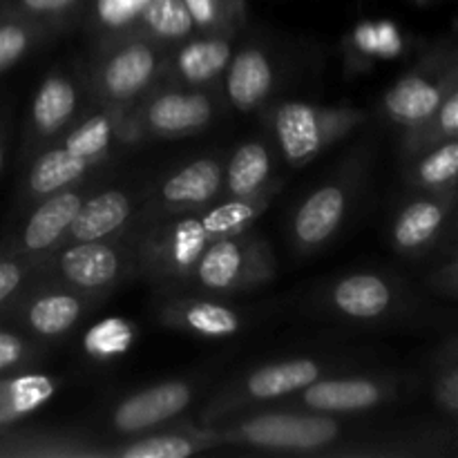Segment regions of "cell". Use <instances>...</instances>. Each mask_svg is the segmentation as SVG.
<instances>
[{
  "mask_svg": "<svg viewBox=\"0 0 458 458\" xmlns=\"http://www.w3.org/2000/svg\"><path fill=\"white\" fill-rule=\"evenodd\" d=\"M233 56V36L195 34L182 40L173 54L165 52L161 79L173 76L182 88L201 89L217 83Z\"/></svg>",
  "mask_w": 458,
  "mask_h": 458,
  "instance_id": "ffe728a7",
  "label": "cell"
},
{
  "mask_svg": "<svg viewBox=\"0 0 458 458\" xmlns=\"http://www.w3.org/2000/svg\"><path fill=\"white\" fill-rule=\"evenodd\" d=\"M432 394L434 401L438 403L441 410H445L450 416H456L458 410V367L454 352L450 353L447 365H441L432 380Z\"/></svg>",
  "mask_w": 458,
  "mask_h": 458,
  "instance_id": "8d00e7d4",
  "label": "cell"
},
{
  "mask_svg": "<svg viewBox=\"0 0 458 458\" xmlns=\"http://www.w3.org/2000/svg\"><path fill=\"white\" fill-rule=\"evenodd\" d=\"M271 174V148L259 139L242 143L224 164V197L242 199V197L259 195L273 183Z\"/></svg>",
  "mask_w": 458,
  "mask_h": 458,
  "instance_id": "484cf974",
  "label": "cell"
},
{
  "mask_svg": "<svg viewBox=\"0 0 458 458\" xmlns=\"http://www.w3.org/2000/svg\"><path fill=\"white\" fill-rule=\"evenodd\" d=\"M83 103V85L67 72L54 70L40 81L27 114L22 159H31L54 143L76 121Z\"/></svg>",
  "mask_w": 458,
  "mask_h": 458,
  "instance_id": "ac0fdd59",
  "label": "cell"
},
{
  "mask_svg": "<svg viewBox=\"0 0 458 458\" xmlns=\"http://www.w3.org/2000/svg\"><path fill=\"white\" fill-rule=\"evenodd\" d=\"M410 387L411 383L401 374H327L307 385L302 392L293 394L289 405L335 416L365 414L401 401Z\"/></svg>",
  "mask_w": 458,
  "mask_h": 458,
  "instance_id": "30bf717a",
  "label": "cell"
},
{
  "mask_svg": "<svg viewBox=\"0 0 458 458\" xmlns=\"http://www.w3.org/2000/svg\"><path fill=\"white\" fill-rule=\"evenodd\" d=\"M143 199H146V192L139 195V192L125 191V188H106L101 192H89L76 213L63 244L107 240V237L128 231L132 226V219L141 210Z\"/></svg>",
  "mask_w": 458,
  "mask_h": 458,
  "instance_id": "44dd1931",
  "label": "cell"
},
{
  "mask_svg": "<svg viewBox=\"0 0 458 458\" xmlns=\"http://www.w3.org/2000/svg\"><path fill=\"white\" fill-rule=\"evenodd\" d=\"M58 392V380L38 371L0 376V432L30 419Z\"/></svg>",
  "mask_w": 458,
  "mask_h": 458,
  "instance_id": "cb8c5ba5",
  "label": "cell"
},
{
  "mask_svg": "<svg viewBox=\"0 0 458 458\" xmlns=\"http://www.w3.org/2000/svg\"><path fill=\"white\" fill-rule=\"evenodd\" d=\"M215 119V98L204 89L161 88L130 107L134 134L150 139H183L201 132Z\"/></svg>",
  "mask_w": 458,
  "mask_h": 458,
  "instance_id": "4fadbf2b",
  "label": "cell"
},
{
  "mask_svg": "<svg viewBox=\"0 0 458 458\" xmlns=\"http://www.w3.org/2000/svg\"><path fill=\"white\" fill-rule=\"evenodd\" d=\"M458 85L454 52H437L420 61L410 74L398 79L385 92L383 114L403 130H416L428 123L441 107L443 98Z\"/></svg>",
  "mask_w": 458,
  "mask_h": 458,
  "instance_id": "8fae6325",
  "label": "cell"
},
{
  "mask_svg": "<svg viewBox=\"0 0 458 458\" xmlns=\"http://www.w3.org/2000/svg\"><path fill=\"white\" fill-rule=\"evenodd\" d=\"M213 450L208 441L197 437L188 425H179L177 429L164 432H143L137 437H125L119 445H110L101 450V456L112 458H188L199 452Z\"/></svg>",
  "mask_w": 458,
  "mask_h": 458,
  "instance_id": "d4e9b609",
  "label": "cell"
},
{
  "mask_svg": "<svg viewBox=\"0 0 458 458\" xmlns=\"http://www.w3.org/2000/svg\"><path fill=\"white\" fill-rule=\"evenodd\" d=\"M456 191L452 192H420L405 201L394 215L389 237L392 246L407 258H420L429 253L443 233L454 222Z\"/></svg>",
  "mask_w": 458,
  "mask_h": 458,
  "instance_id": "d6986e66",
  "label": "cell"
},
{
  "mask_svg": "<svg viewBox=\"0 0 458 458\" xmlns=\"http://www.w3.org/2000/svg\"><path fill=\"white\" fill-rule=\"evenodd\" d=\"M276 273L277 267L271 246L250 226L215 240L197 258L177 289L226 298L268 284Z\"/></svg>",
  "mask_w": 458,
  "mask_h": 458,
  "instance_id": "3957f363",
  "label": "cell"
},
{
  "mask_svg": "<svg viewBox=\"0 0 458 458\" xmlns=\"http://www.w3.org/2000/svg\"><path fill=\"white\" fill-rule=\"evenodd\" d=\"M201 385L195 378H173L121 398L110 410V429L119 437H137L168 425L191 410Z\"/></svg>",
  "mask_w": 458,
  "mask_h": 458,
  "instance_id": "9a60e30c",
  "label": "cell"
},
{
  "mask_svg": "<svg viewBox=\"0 0 458 458\" xmlns=\"http://www.w3.org/2000/svg\"><path fill=\"white\" fill-rule=\"evenodd\" d=\"M88 195L89 188L81 186L79 182L38 199L18 233L3 242L0 253L40 259L56 250L65 242L72 222Z\"/></svg>",
  "mask_w": 458,
  "mask_h": 458,
  "instance_id": "e0dca14e",
  "label": "cell"
},
{
  "mask_svg": "<svg viewBox=\"0 0 458 458\" xmlns=\"http://www.w3.org/2000/svg\"><path fill=\"white\" fill-rule=\"evenodd\" d=\"M146 3L148 0H88L83 12H88V25L97 38V47L137 34L139 16Z\"/></svg>",
  "mask_w": 458,
  "mask_h": 458,
  "instance_id": "f1b7e54d",
  "label": "cell"
},
{
  "mask_svg": "<svg viewBox=\"0 0 458 458\" xmlns=\"http://www.w3.org/2000/svg\"><path fill=\"white\" fill-rule=\"evenodd\" d=\"M280 183L253 197H222L197 213L134 222V271L157 291L177 289L201 253L224 235L250 228L268 208Z\"/></svg>",
  "mask_w": 458,
  "mask_h": 458,
  "instance_id": "6da1fadb",
  "label": "cell"
},
{
  "mask_svg": "<svg viewBox=\"0 0 458 458\" xmlns=\"http://www.w3.org/2000/svg\"><path fill=\"white\" fill-rule=\"evenodd\" d=\"M45 356V344L16 327L0 325V376L31 369Z\"/></svg>",
  "mask_w": 458,
  "mask_h": 458,
  "instance_id": "836d02e7",
  "label": "cell"
},
{
  "mask_svg": "<svg viewBox=\"0 0 458 458\" xmlns=\"http://www.w3.org/2000/svg\"><path fill=\"white\" fill-rule=\"evenodd\" d=\"M40 259L0 253V313L7 311L21 298L22 291L34 282Z\"/></svg>",
  "mask_w": 458,
  "mask_h": 458,
  "instance_id": "e575fe53",
  "label": "cell"
},
{
  "mask_svg": "<svg viewBox=\"0 0 458 458\" xmlns=\"http://www.w3.org/2000/svg\"><path fill=\"white\" fill-rule=\"evenodd\" d=\"M356 191L358 182L352 173L338 174L313 188L291 217V246L298 253H313L329 244L347 222Z\"/></svg>",
  "mask_w": 458,
  "mask_h": 458,
  "instance_id": "5bb4252c",
  "label": "cell"
},
{
  "mask_svg": "<svg viewBox=\"0 0 458 458\" xmlns=\"http://www.w3.org/2000/svg\"><path fill=\"white\" fill-rule=\"evenodd\" d=\"M365 121L356 107H322L304 101H284L273 107L271 132L282 159L302 168L331 143L347 137Z\"/></svg>",
  "mask_w": 458,
  "mask_h": 458,
  "instance_id": "52a82bcc",
  "label": "cell"
},
{
  "mask_svg": "<svg viewBox=\"0 0 458 458\" xmlns=\"http://www.w3.org/2000/svg\"><path fill=\"white\" fill-rule=\"evenodd\" d=\"M92 168H97V164L74 155L61 143H49L30 159L21 186L22 201H38L52 192L74 186V183L83 182Z\"/></svg>",
  "mask_w": 458,
  "mask_h": 458,
  "instance_id": "603a6c76",
  "label": "cell"
},
{
  "mask_svg": "<svg viewBox=\"0 0 458 458\" xmlns=\"http://www.w3.org/2000/svg\"><path fill=\"white\" fill-rule=\"evenodd\" d=\"M58 30L21 16L0 13V74L13 70Z\"/></svg>",
  "mask_w": 458,
  "mask_h": 458,
  "instance_id": "f546056e",
  "label": "cell"
},
{
  "mask_svg": "<svg viewBox=\"0 0 458 458\" xmlns=\"http://www.w3.org/2000/svg\"><path fill=\"white\" fill-rule=\"evenodd\" d=\"M276 65L259 45H246L233 54L224 72V94L237 112H253L276 88Z\"/></svg>",
  "mask_w": 458,
  "mask_h": 458,
  "instance_id": "7402d4cb",
  "label": "cell"
},
{
  "mask_svg": "<svg viewBox=\"0 0 458 458\" xmlns=\"http://www.w3.org/2000/svg\"><path fill=\"white\" fill-rule=\"evenodd\" d=\"M331 367H335V360L331 362L318 356L282 358V360L255 367V369L237 376L210 398L208 405H204V410L199 411V425L226 420L231 416L246 414L262 405L286 401L293 394L302 392L307 385L329 374Z\"/></svg>",
  "mask_w": 458,
  "mask_h": 458,
  "instance_id": "8992f818",
  "label": "cell"
},
{
  "mask_svg": "<svg viewBox=\"0 0 458 458\" xmlns=\"http://www.w3.org/2000/svg\"><path fill=\"white\" fill-rule=\"evenodd\" d=\"M213 447L235 445L280 454H362L353 437L358 428L335 414L307 410L246 411L226 420L188 425Z\"/></svg>",
  "mask_w": 458,
  "mask_h": 458,
  "instance_id": "7a4b0ae2",
  "label": "cell"
},
{
  "mask_svg": "<svg viewBox=\"0 0 458 458\" xmlns=\"http://www.w3.org/2000/svg\"><path fill=\"white\" fill-rule=\"evenodd\" d=\"M157 318L170 329L210 340L240 335L249 325L246 313L228 304L226 298L188 289L159 291Z\"/></svg>",
  "mask_w": 458,
  "mask_h": 458,
  "instance_id": "2e32d148",
  "label": "cell"
},
{
  "mask_svg": "<svg viewBox=\"0 0 458 458\" xmlns=\"http://www.w3.org/2000/svg\"><path fill=\"white\" fill-rule=\"evenodd\" d=\"M98 302V298L79 293L70 286L34 277L21 298L7 311L0 313V322H12L16 329L47 344L70 335Z\"/></svg>",
  "mask_w": 458,
  "mask_h": 458,
  "instance_id": "9c48e42d",
  "label": "cell"
},
{
  "mask_svg": "<svg viewBox=\"0 0 458 458\" xmlns=\"http://www.w3.org/2000/svg\"><path fill=\"white\" fill-rule=\"evenodd\" d=\"M137 340V327L125 318H106L83 334L81 347L94 360H112L130 352Z\"/></svg>",
  "mask_w": 458,
  "mask_h": 458,
  "instance_id": "4dcf8cb0",
  "label": "cell"
},
{
  "mask_svg": "<svg viewBox=\"0 0 458 458\" xmlns=\"http://www.w3.org/2000/svg\"><path fill=\"white\" fill-rule=\"evenodd\" d=\"M134 271V224L107 240L70 242L45 255L36 280L70 286L79 293L106 300Z\"/></svg>",
  "mask_w": 458,
  "mask_h": 458,
  "instance_id": "277c9868",
  "label": "cell"
},
{
  "mask_svg": "<svg viewBox=\"0 0 458 458\" xmlns=\"http://www.w3.org/2000/svg\"><path fill=\"white\" fill-rule=\"evenodd\" d=\"M197 34L235 36L244 25L246 0H183Z\"/></svg>",
  "mask_w": 458,
  "mask_h": 458,
  "instance_id": "1f68e13d",
  "label": "cell"
},
{
  "mask_svg": "<svg viewBox=\"0 0 458 458\" xmlns=\"http://www.w3.org/2000/svg\"><path fill=\"white\" fill-rule=\"evenodd\" d=\"M165 45L143 34H128L98 45L88 72V89L101 106L132 107L161 81Z\"/></svg>",
  "mask_w": 458,
  "mask_h": 458,
  "instance_id": "5b68a950",
  "label": "cell"
},
{
  "mask_svg": "<svg viewBox=\"0 0 458 458\" xmlns=\"http://www.w3.org/2000/svg\"><path fill=\"white\" fill-rule=\"evenodd\" d=\"M224 197V161L206 155L192 159L161 179L155 191L146 192L137 222L174 217L204 210Z\"/></svg>",
  "mask_w": 458,
  "mask_h": 458,
  "instance_id": "7c38bea8",
  "label": "cell"
},
{
  "mask_svg": "<svg viewBox=\"0 0 458 458\" xmlns=\"http://www.w3.org/2000/svg\"><path fill=\"white\" fill-rule=\"evenodd\" d=\"M9 141H12V125H9L7 110L0 107V174H3L4 164H7V152Z\"/></svg>",
  "mask_w": 458,
  "mask_h": 458,
  "instance_id": "74e56055",
  "label": "cell"
},
{
  "mask_svg": "<svg viewBox=\"0 0 458 458\" xmlns=\"http://www.w3.org/2000/svg\"><path fill=\"white\" fill-rule=\"evenodd\" d=\"M88 0H0V13L30 18L61 31L83 13Z\"/></svg>",
  "mask_w": 458,
  "mask_h": 458,
  "instance_id": "d6a6232c",
  "label": "cell"
},
{
  "mask_svg": "<svg viewBox=\"0 0 458 458\" xmlns=\"http://www.w3.org/2000/svg\"><path fill=\"white\" fill-rule=\"evenodd\" d=\"M352 49L365 58H392L401 54L403 38L396 27L389 25V22H380V25L365 22V25L356 27V31L352 34Z\"/></svg>",
  "mask_w": 458,
  "mask_h": 458,
  "instance_id": "d590c367",
  "label": "cell"
},
{
  "mask_svg": "<svg viewBox=\"0 0 458 458\" xmlns=\"http://www.w3.org/2000/svg\"><path fill=\"white\" fill-rule=\"evenodd\" d=\"M407 170V182L419 192H452L456 191L458 174V141L456 137L438 141L416 155Z\"/></svg>",
  "mask_w": 458,
  "mask_h": 458,
  "instance_id": "4316f807",
  "label": "cell"
},
{
  "mask_svg": "<svg viewBox=\"0 0 458 458\" xmlns=\"http://www.w3.org/2000/svg\"><path fill=\"white\" fill-rule=\"evenodd\" d=\"M410 298L405 282L392 273L353 271L327 286L322 307L338 320L353 325H385L405 316Z\"/></svg>",
  "mask_w": 458,
  "mask_h": 458,
  "instance_id": "ba28073f",
  "label": "cell"
},
{
  "mask_svg": "<svg viewBox=\"0 0 458 458\" xmlns=\"http://www.w3.org/2000/svg\"><path fill=\"white\" fill-rule=\"evenodd\" d=\"M137 34L168 47L170 43H182L195 36L197 30L183 0H148L139 16Z\"/></svg>",
  "mask_w": 458,
  "mask_h": 458,
  "instance_id": "83f0119b",
  "label": "cell"
}]
</instances>
